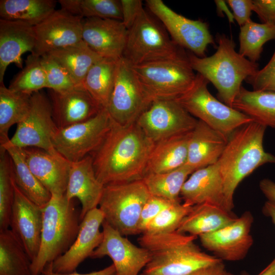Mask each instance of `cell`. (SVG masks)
I'll return each mask as SVG.
<instances>
[{"instance_id":"ba28073f","label":"cell","mask_w":275,"mask_h":275,"mask_svg":"<svg viewBox=\"0 0 275 275\" xmlns=\"http://www.w3.org/2000/svg\"><path fill=\"white\" fill-rule=\"evenodd\" d=\"M131 67L153 101L175 100L192 87L196 77L187 53L174 59Z\"/></svg>"},{"instance_id":"277c9868","label":"cell","mask_w":275,"mask_h":275,"mask_svg":"<svg viewBox=\"0 0 275 275\" xmlns=\"http://www.w3.org/2000/svg\"><path fill=\"white\" fill-rule=\"evenodd\" d=\"M216 39L218 46L213 55L201 58L190 51L187 57L193 69L211 82L218 98L232 107L242 81L259 70L258 64L236 52L233 39L224 34L218 35Z\"/></svg>"},{"instance_id":"7bdbcfd3","label":"cell","mask_w":275,"mask_h":275,"mask_svg":"<svg viewBox=\"0 0 275 275\" xmlns=\"http://www.w3.org/2000/svg\"><path fill=\"white\" fill-rule=\"evenodd\" d=\"M175 202L169 200L151 195L145 204L141 212L139 234L143 233L150 223L165 208Z\"/></svg>"},{"instance_id":"8992f818","label":"cell","mask_w":275,"mask_h":275,"mask_svg":"<svg viewBox=\"0 0 275 275\" xmlns=\"http://www.w3.org/2000/svg\"><path fill=\"white\" fill-rule=\"evenodd\" d=\"M151 196L142 180L104 185L98 208L104 221L123 236L139 234L143 208Z\"/></svg>"},{"instance_id":"ffe728a7","label":"cell","mask_w":275,"mask_h":275,"mask_svg":"<svg viewBox=\"0 0 275 275\" xmlns=\"http://www.w3.org/2000/svg\"><path fill=\"white\" fill-rule=\"evenodd\" d=\"M52 117L58 128H65L87 121L103 107L82 85L64 92L50 90Z\"/></svg>"},{"instance_id":"4dcf8cb0","label":"cell","mask_w":275,"mask_h":275,"mask_svg":"<svg viewBox=\"0 0 275 275\" xmlns=\"http://www.w3.org/2000/svg\"><path fill=\"white\" fill-rule=\"evenodd\" d=\"M47 54L65 69L76 86L82 85L91 67L102 58L82 40Z\"/></svg>"},{"instance_id":"816d5d0a","label":"cell","mask_w":275,"mask_h":275,"mask_svg":"<svg viewBox=\"0 0 275 275\" xmlns=\"http://www.w3.org/2000/svg\"><path fill=\"white\" fill-rule=\"evenodd\" d=\"M262 211L265 215L269 216L275 226V203L267 201L262 208Z\"/></svg>"},{"instance_id":"7402d4cb","label":"cell","mask_w":275,"mask_h":275,"mask_svg":"<svg viewBox=\"0 0 275 275\" xmlns=\"http://www.w3.org/2000/svg\"><path fill=\"white\" fill-rule=\"evenodd\" d=\"M30 170L51 195L66 193L71 166L58 152L52 153L35 147L23 148Z\"/></svg>"},{"instance_id":"4fadbf2b","label":"cell","mask_w":275,"mask_h":275,"mask_svg":"<svg viewBox=\"0 0 275 275\" xmlns=\"http://www.w3.org/2000/svg\"><path fill=\"white\" fill-rule=\"evenodd\" d=\"M151 12L162 23L172 40L196 56L205 57L207 47L215 45L207 23L187 18L174 11L161 0H147Z\"/></svg>"},{"instance_id":"9c48e42d","label":"cell","mask_w":275,"mask_h":275,"mask_svg":"<svg viewBox=\"0 0 275 275\" xmlns=\"http://www.w3.org/2000/svg\"><path fill=\"white\" fill-rule=\"evenodd\" d=\"M209 82L197 73L192 87L175 100L192 116L229 138L236 129L253 120L216 99L208 90Z\"/></svg>"},{"instance_id":"2e32d148","label":"cell","mask_w":275,"mask_h":275,"mask_svg":"<svg viewBox=\"0 0 275 275\" xmlns=\"http://www.w3.org/2000/svg\"><path fill=\"white\" fill-rule=\"evenodd\" d=\"M102 227L103 239L91 258L110 257L115 268V275H139L150 260L148 251L132 243L104 221Z\"/></svg>"},{"instance_id":"f1b7e54d","label":"cell","mask_w":275,"mask_h":275,"mask_svg":"<svg viewBox=\"0 0 275 275\" xmlns=\"http://www.w3.org/2000/svg\"><path fill=\"white\" fill-rule=\"evenodd\" d=\"M11 159L14 182L20 190L32 202L43 208L49 201L51 194L32 173L25 158L23 148L8 141L0 145Z\"/></svg>"},{"instance_id":"d6a6232c","label":"cell","mask_w":275,"mask_h":275,"mask_svg":"<svg viewBox=\"0 0 275 275\" xmlns=\"http://www.w3.org/2000/svg\"><path fill=\"white\" fill-rule=\"evenodd\" d=\"M119 60L101 58L88 71L82 84L105 108L108 106L115 85Z\"/></svg>"},{"instance_id":"4316f807","label":"cell","mask_w":275,"mask_h":275,"mask_svg":"<svg viewBox=\"0 0 275 275\" xmlns=\"http://www.w3.org/2000/svg\"><path fill=\"white\" fill-rule=\"evenodd\" d=\"M237 216L232 212L209 203L193 206L183 219L177 231L181 233L200 236L212 233L229 225Z\"/></svg>"},{"instance_id":"c3c4849f","label":"cell","mask_w":275,"mask_h":275,"mask_svg":"<svg viewBox=\"0 0 275 275\" xmlns=\"http://www.w3.org/2000/svg\"><path fill=\"white\" fill-rule=\"evenodd\" d=\"M42 274L43 275H115L116 270L114 265H111L98 271H93L87 273H78L75 271L70 273H58L53 270L52 262L47 264L44 268Z\"/></svg>"},{"instance_id":"8d00e7d4","label":"cell","mask_w":275,"mask_h":275,"mask_svg":"<svg viewBox=\"0 0 275 275\" xmlns=\"http://www.w3.org/2000/svg\"><path fill=\"white\" fill-rule=\"evenodd\" d=\"M275 39V25L258 23L250 19L240 26L239 53L253 62L260 58L263 45Z\"/></svg>"},{"instance_id":"52a82bcc","label":"cell","mask_w":275,"mask_h":275,"mask_svg":"<svg viewBox=\"0 0 275 275\" xmlns=\"http://www.w3.org/2000/svg\"><path fill=\"white\" fill-rule=\"evenodd\" d=\"M186 54L170 39L165 28L144 9L127 30L122 57L134 66Z\"/></svg>"},{"instance_id":"681fc988","label":"cell","mask_w":275,"mask_h":275,"mask_svg":"<svg viewBox=\"0 0 275 275\" xmlns=\"http://www.w3.org/2000/svg\"><path fill=\"white\" fill-rule=\"evenodd\" d=\"M226 269L222 261L197 269L188 275H223Z\"/></svg>"},{"instance_id":"cb8c5ba5","label":"cell","mask_w":275,"mask_h":275,"mask_svg":"<svg viewBox=\"0 0 275 275\" xmlns=\"http://www.w3.org/2000/svg\"><path fill=\"white\" fill-rule=\"evenodd\" d=\"M103 188L96 175L91 155L71 163L65 196L69 200L76 198L80 201V221L89 211L98 207Z\"/></svg>"},{"instance_id":"e575fe53","label":"cell","mask_w":275,"mask_h":275,"mask_svg":"<svg viewBox=\"0 0 275 275\" xmlns=\"http://www.w3.org/2000/svg\"><path fill=\"white\" fill-rule=\"evenodd\" d=\"M31 95L12 90L3 82L0 84V145L10 140V127L21 122L28 115Z\"/></svg>"},{"instance_id":"d4e9b609","label":"cell","mask_w":275,"mask_h":275,"mask_svg":"<svg viewBox=\"0 0 275 275\" xmlns=\"http://www.w3.org/2000/svg\"><path fill=\"white\" fill-rule=\"evenodd\" d=\"M34 27L18 21L0 19V84L8 66L14 63L22 68L21 56L33 52L35 46Z\"/></svg>"},{"instance_id":"83f0119b","label":"cell","mask_w":275,"mask_h":275,"mask_svg":"<svg viewBox=\"0 0 275 275\" xmlns=\"http://www.w3.org/2000/svg\"><path fill=\"white\" fill-rule=\"evenodd\" d=\"M190 133L177 135L155 143L145 174L166 173L185 164Z\"/></svg>"},{"instance_id":"b9f144b4","label":"cell","mask_w":275,"mask_h":275,"mask_svg":"<svg viewBox=\"0 0 275 275\" xmlns=\"http://www.w3.org/2000/svg\"><path fill=\"white\" fill-rule=\"evenodd\" d=\"M47 88L56 92H64L77 86L68 72L48 54L41 57Z\"/></svg>"},{"instance_id":"f546056e","label":"cell","mask_w":275,"mask_h":275,"mask_svg":"<svg viewBox=\"0 0 275 275\" xmlns=\"http://www.w3.org/2000/svg\"><path fill=\"white\" fill-rule=\"evenodd\" d=\"M232 107L253 122L275 129V91H250L242 86Z\"/></svg>"},{"instance_id":"5b68a950","label":"cell","mask_w":275,"mask_h":275,"mask_svg":"<svg viewBox=\"0 0 275 275\" xmlns=\"http://www.w3.org/2000/svg\"><path fill=\"white\" fill-rule=\"evenodd\" d=\"M79 215L73 200L65 194L51 195L43 208L40 246L32 262V275H41L45 266L65 253L75 241L79 229Z\"/></svg>"},{"instance_id":"484cf974","label":"cell","mask_w":275,"mask_h":275,"mask_svg":"<svg viewBox=\"0 0 275 275\" xmlns=\"http://www.w3.org/2000/svg\"><path fill=\"white\" fill-rule=\"evenodd\" d=\"M228 138L198 120L191 131L185 163L194 171L216 163Z\"/></svg>"},{"instance_id":"603a6c76","label":"cell","mask_w":275,"mask_h":275,"mask_svg":"<svg viewBox=\"0 0 275 275\" xmlns=\"http://www.w3.org/2000/svg\"><path fill=\"white\" fill-rule=\"evenodd\" d=\"M180 197L189 206L209 203L232 212L227 206L217 162L191 173L182 186Z\"/></svg>"},{"instance_id":"11a10c76","label":"cell","mask_w":275,"mask_h":275,"mask_svg":"<svg viewBox=\"0 0 275 275\" xmlns=\"http://www.w3.org/2000/svg\"><path fill=\"white\" fill-rule=\"evenodd\" d=\"M140 275H146V274L143 273L142 274H140Z\"/></svg>"},{"instance_id":"60d3db41","label":"cell","mask_w":275,"mask_h":275,"mask_svg":"<svg viewBox=\"0 0 275 275\" xmlns=\"http://www.w3.org/2000/svg\"><path fill=\"white\" fill-rule=\"evenodd\" d=\"M193 206L175 202L163 210L148 225L143 233L159 234L176 231ZM143 234V233H142Z\"/></svg>"},{"instance_id":"f5cc1de1","label":"cell","mask_w":275,"mask_h":275,"mask_svg":"<svg viewBox=\"0 0 275 275\" xmlns=\"http://www.w3.org/2000/svg\"><path fill=\"white\" fill-rule=\"evenodd\" d=\"M275 274V258L257 275H274ZM239 275H250L247 272H243Z\"/></svg>"},{"instance_id":"9f6ffc18","label":"cell","mask_w":275,"mask_h":275,"mask_svg":"<svg viewBox=\"0 0 275 275\" xmlns=\"http://www.w3.org/2000/svg\"><path fill=\"white\" fill-rule=\"evenodd\" d=\"M275 275V274H274Z\"/></svg>"},{"instance_id":"9a60e30c","label":"cell","mask_w":275,"mask_h":275,"mask_svg":"<svg viewBox=\"0 0 275 275\" xmlns=\"http://www.w3.org/2000/svg\"><path fill=\"white\" fill-rule=\"evenodd\" d=\"M253 222L252 213L245 211L229 225L200 236V242L204 248L222 261L241 260L253 244L251 234Z\"/></svg>"},{"instance_id":"44dd1931","label":"cell","mask_w":275,"mask_h":275,"mask_svg":"<svg viewBox=\"0 0 275 275\" xmlns=\"http://www.w3.org/2000/svg\"><path fill=\"white\" fill-rule=\"evenodd\" d=\"M127 29L122 21L100 18L83 19L82 40L102 58L123 56Z\"/></svg>"},{"instance_id":"ac0fdd59","label":"cell","mask_w":275,"mask_h":275,"mask_svg":"<svg viewBox=\"0 0 275 275\" xmlns=\"http://www.w3.org/2000/svg\"><path fill=\"white\" fill-rule=\"evenodd\" d=\"M14 199L9 228L18 238L32 262L40 246L43 209L20 190L14 180Z\"/></svg>"},{"instance_id":"7a4b0ae2","label":"cell","mask_w":275,"mask_h":275,"mask_svg":"<svg viewBox=\"0 0 275 275\" xmlns=\"http://www.w3.org/2000/svg\"><path fill=\"white\" fill-rule=\"evenodd\" d=\"M266 127L251 122L236 129L229 137L217 161L228 210L234 208L233 196L239 184L258 167L275 163V156L266 152L263 139Z\"/></svg>"},{"instance_id":"f6af8a7d","label":"cell","mask_w":275,"mask_h":275,"mask_svg":"<svg viewBox=\"0 0 275 275\" xmlns=\"http://www.w3.org/2000/svg\"><path fill=\"white\" fill-rule=\"evenodd\" d=\"M122 20L127 29L134 23L142 11L144 9L141 0H121Z\"/></svg>"},{"instance_id":"f35d334b","label":"cell","mask_w":275,"mask_h":275,"mask_svg":"<svg viewBox=\"0 0 275 275\" xmlns=\"http://www.w3.org/2000/svg\"><path fill=\"white\" fill-rule=\"evenodd\" d=\"M8 88L13 91L31 95L46 88L47 82L41 57L28 56L25 66L11 81Z\"/></svg>"},{"instance_id":"db71d44e","label":"cell","mask_w":275,"mask_h":275,"mask_svg":"<svg viewBox=\"0 0 275 275\" xmlns=\"http://www.w3.org/2000/svg\"><path fill=\"white\" fill-rule=\"evenodd\" d=\"M223 275H233L231 273L227 271L226 270Z\"/></svg>"},{"instance_id":"ee69618b","label":"cell","mask_w":275,"mask_h":275,"mask_svg":"<svg viewBox=\"0 0 275 275\" xmlns=\"http://www.w3.org/2000/svg\"><path fill=\"white\" fill-rule=\"evenodd\" d=\"M245 81L254 91H275V51L268 64Z\"/></svg>"},{"instance_id":"ab89813d","label":"cell","mask_w":275,"mask_h":275,"mask_svg":"<svg viewBox=\"0 0 275 275\" xmlns=\"http://www.w3.org/2000/svg\"><path fill=\"white\" fill-rule=\"evenodd\" d=\"M14 199L12 163L7 151L0 148V230L9 228Z\"/></svg>"},{"instance_id":"8fae6325","label":"cell","mask_w":275,"mask_h":275,"mask_svg":"<svg viewBox=\"0 0 275 275\" xmlns=\"http://www.w3.org/2000/svg\"><path fill=\"white\" fill-rule=\"evenodd\" d=\"M153 101L123 57L118 61L114 89L107 110L112 120L126 126L136 123Z\"/></svg>"},{"instance_id":"74e56055","label":"cell","mask_w":275,"mask_h":275,"mask_svg":"<svg viewBox=\"0 0 275 275\" xmlns=\"http://www.w3.org/2000/svg\"><path fill=\"white\" fill-rule=\"evenodd\" d=\"M61 9L81 18H100L122 21L119 0H59Z\"/></svg>"},{"instance_id":"f907efd6","label":"cell","mask_w":275,"mask_h":275,"mask_svg":"<svg viewBox=\"0 0 275 275\" xmlns=\"http://www.w3.org/2000/svg\"><path fill=\"white\" fill-rule=\"evenodd\" d=\"M259 187L268 201L275 203V182L269 179L264 178L260 181Z\"/></svg>"},{"instance_id":"7c38bea8","label":"cell","mask_w":275,"mask_h":275,"mask_svg":"<svg viewBox=\"0 0 275 275\" xmlns=\"http://www.w3.org/2000/svg\"><path fill=\"white\" fill-rule=\"evenodd\" d=\"M58 128L50 101L38 91L31 95L28 115L17 124L14 134L8 142L19 148L35 147L54 153L58 152L53 147L52 139Z\"/></svg>"},{"instance_id":"bcb514c9","label":"cell","mask_w":275,"mask_h":275,"mask_svg":"<svg viewBox=\"0 0 275 275\" xmlns=\"http://www.w3.org/2000/svg\"><path fill=\"white\" fill-rule=\"evenodd\" d=\"M226 2L233 10L234 18L240 26L251 19L253 11L252 0H228Z\"/></svg>"},{"instance_id":"e0dca14e","label":"cell","mask_w":275,"mask_h":275,"mask_svg":"<svg viewBox=\"0 0 275 275\" xmlns=\"http://www.w3.org/2000/svg\"><path fill=\"white\" fill-rule=\"evenodd\" d=\"M83 18L61 9L34 26L35 46L32 54L41 57L82 40Z\"/></svg>"},{"instance_id":"30bf717a","label":"cell","mask_w":275,"mask_h":275,"mask_svg":"<svg viewBox=\"0 0 275 275\" xmlns=\"http://www.w3.org/2000/svg\"><path fill=\"white\" fill-rule=\"evenodd\" d=\"M112 124V119L103 108L87 121L58 128L52 139L53 147L69 162H77L98 149Z\"/></svg>"},{"instance_id":"5bb4252c","label":"cell","mask_w":275,"mask_h":275,"mask_svg":"<svg viewBox=\"0 0 275 275\" xmlns=\"http://www.w3.org/2000/svg\"><path fill=\"white\" fill-rule=\"evenodd\" d=\"M198 120L175 100H156L140 116L136 124L156 143L189 132Z\"/></svg>"},{"instance_id":"3957f363","label":"cell","mask_w":275,"mask_h":275,"mask_svg":"<svg viewBox=\"0 0 275 275\" xmlns=\"http://www.w3.org/2000/svg\"><path fill=\"white\" fill-rule=\"evenodd\" d=\"M197 237L177 231L142 234L138 242L150 255L143 273L146 275H188L222 261L202 252L194 243Z\"/></svg>"},{"instance_id":"d6986e66","label":"cell","mask_w":275,"mask_h":275,"mask_svg":"<svg viewBox=\"0 0 275 275\" xmlns=\"http://www.w3.org/2000/svg\"><path fill=\"white\" fill-rule=\"evenodd\" d=\"M104 220V215L98 207L85 215L80 221L78 234L72 245L65 253L52 262L54 272H74L81 262L91 257L103 239V232L99 228Z\"/></svg>"},{"instance_id":"836d02e7","label":"cell","mask_w":275,"mask_h":275,"mask_svg":"<svg viewBox=\"0 0 275 275\" xmlns=\"http://www.w3.org/2000/svg\"><path fill=\"white\" fill-rule=\"evenodd\" d=\"M32 261L10 229L0 230V275H32Z\"/></svg>"},{"instance_id":"1f68e13d","label":"cell","mask_w":275,"mask_h":275,"mask_svg":"<svg viewBox=\"0 0 275 275\" xmlns=\"http://www.w3.org/2000/svg\"><path fill=\"white\" fill-rule=\"evenodd\" d=\"M56 4L54 0H1L0 19L35 26L56 10Z\"/></svg>"},{"instance_id":"6da1fadb","label":"cell","mask_w":275,"mask_h":275,"mask_svg":"<svg viewBox=\"0 0 275 275\" xmlns=\"http://www.w3.org/2000/svg\"><path fill=\"white\" fill-rule=\"evenodd\" d=\"M155 143L134 123L111 127L98 149L91 154L94 171L104 185L142 180Z\"/></svg>"},{"instance_id":"d590c367","label":"cell","mask_w":275,"mask_h":275,"mask_svg":"<svg viewBox=\"0 0 275 275\" xmlns=\"http://www.w3.org/2000/svg\"><path fill=\"white\" fill-rule=\"evenodd\" d=\"M194 171L184 166L162 173H147L142 179L151 195L181 202L180 193L188 176Z\"/></svg>"},{"instance_id":"7dc6e473","label":"cell","mask_w":275,"mask_h":275,"mask_svg":"<svg viewBox=\"0 0 275 275\" xmlns=\"http://www.w3.org/2000/svg\"><path fill=\"white\" fill-rule=\"evenodd\" d=\"M253 11L263 23L275 25V0H253Z\"/></svg>"}]
</instances>
